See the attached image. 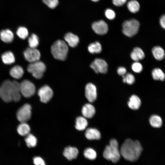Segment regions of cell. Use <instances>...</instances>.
Returning a JSON list of instances; mask_svg holds the SVG:
<instances>
[{
	"label": "cell",
	"mask_w": 165,
	"mask_h": 165,
	"mask_svg": "<svg viewBox=\"0 0 165 165\" xmlns=\"http://www.w3.org/2000/svg\"><path fill=\"white\" fill-rule=\"evenodd\" d=\"M68 52V47L65 42L62 40L55 42L51 47V52L56 59L64 61L66 59Z\"/></svg>",
	"instance_id": "4"
},
{
	"label": "cell",
	"mask_w": 165,
	"mask_h": 165,
	"mask_svg": "<svg viewBox=\"0 0 165 165\" xmlns=\"http://www.w3.org/2000/svg\"><path fill=\"white\" fill-rule=\"evenodd\" d=\"M149 121L151 125L153 127L159 128L162 125V119L157 115H152L149 118Z\"/></svg>",
	"instance_id": "26"
},
{
	"label": "cell",
	"mask_w": 165,
	"mask_h": 165,
	"mask_svg": "<svg viewBox=\"0 0 165 165\" xmlns=\"http://www.w3.org/2000/svg\"><path fill=\"white\" fill-rule=\"evenodd\" d=\"M38 94L41 101L44 103H47L52 98L53 92L49 86L45 85L38 90Z\"/></svg>",
	"instance_id": "11"
},
{
	"label": "cell",
	"mask_w": 165,
	"mask_h": 165,
	"mask_svg": "<svg viewBox=\"0 0 165 165\" xmlns=\"http://www.w3.org/2000/svg\"><path fill=\"white\" fill-rule=\"evenodd\" d=\"M91 0L94 2H97L99 1V0Z\"/></svg>",
	"instance_id": "42"
},
{
	"label": "cell",
	"mask_w": 165,
	"mask_h": 165,
	"mask_svg": "<svg viewBox=\"0 0 165 165\" xmlns=\"http://www.w3.org/2000/svg\"><path fill=\"white\" fill-rule=\"evenodd\" d=\"M141 102L140 98L137 95H132L128 102L129 107L131 109L136 110L139 109L141 106Z\"/></svg>",
	"instance_id": "19"
},
{
	"label": "cell",
	"mask_w": 165,
	"mask_h": 165,
	"mask_svg": "<svg viewBox=\"0 0 165 165\" xmlns=\"http://www.w3.org/2000/svg\"><path fill=\"white\" fill-rule=\"evenodd\" d=\"M126 83L129 85L133 84L135 81L134 75L130 73H127L125 76Z\"/></svg>",
	"instance_id": "36"
},
{
	"label": "cell",
	"mask_w": 165,
	"mask_h": 165,
	"mask_svg": "<svg viewBox=\"0 0 165 165\" xmlns=\"http://www.w3.org/2000/svg\"><path fill=\"white\" fill-rule=\"evenodd\" d=\"M31 107L30 105L26 104L20 107L16 113L17 118L21 123L26 122L31 118Z\"/></svg>",
	"instance_id": "8"
},
{
	"label": "cell",
	"mask_w": 165,
	"mask_h": 165,
	"mask_svg": "<svg viewBox=\"0 0 165 165\" xmlns=\"http://www.w3.org/2000/svg\"><path fill=\"white\" fill-rule=\"evenodd\" d=\"M78 153L79 151L76 148L71 146L66 147L63 153L64 157L70 160L76 158Z\"/></svg>",
	"instance_id": "14"
},
{
	"label": "cell",
	"mask_w": 165,
	"mask_h": 165,
	"mask_svg": "<svg viewBox=\"0 0 165 165\" xmlns=\"http://www.w3.org/2000/svg\"><path fill=\"white\" fill-rule=\"evenodd\" d=\"M86 138L88 140H99L101 138V134L99 131L94 128H87L85 132Z\"/></svg>",
	"instance_id": "16"
},
{
	"label": "cell",
	"mask_w": 165,
	"mask_h": 165,
	"mask_svg": "<svg viewBox=\"0 0 165 165\" xmlns=\"http://www.w3.org/2000/svg\"><path fill=\"white\" fill-rule=\"evenodd\" d=\"M28 71L36 79L41 78L46 71L45 64L39 61L30 63L27 67Z\"/></svg>",
	"instance_id": "6"
},
{
	"label": "cell",
	"mask_w": 165,
	"mask_h": 165,
	"mask_svg": "<svg viewBox=\"0 0 165 165\" xmlns=\"http://www.w3.org/2000/svg\"><path fill=\"white\" fill-rule=\"evenodd\" d=\"M93 31L99 35H104L107 33L108 30L107 24L103 20L95 22L92 25Z\"/></svg>",
	"instance_id": "12"
},
{
	"label": "cell",
	"mask_w": 165,
	"mask_h": 165,
	"mask_svg": "<svg viewBox=\"0 0 165 165\" xmlns=\"http://www.w3.org/2000/svg\"><path fill=\"white\" fill-rule=\"evenodd\" d=\"M95 112L94 107L90 103L86 104L84 105L82 109V114L86 118H92L95 115Z\"/></svg>",
	"instance_id": "15"
},
{
	"label": "cell",
	"mask_w": 165,
	"mask_h": 165,
	"mask_svg": "<svg viewBox=\"0 0 165 165\" xmlns=\"http://www.w3.org/2000/svg\"><path fill=\"white\" fill-rule=\"evenodd\" d=\"M64 39L69 46L76 47L78 44L79 39L78 37L72 33H68L64 36Z\"/></svg>",
	"instance_id": "17"
},
{
	"label": "cell",
	"mask_w": 165,
	"mask_h": 165,
	"mask_svg": "<svg viewBox=\"0 0 165 165\" xmlns=\"http://www.w3.org/2000/svg\"><path fill=\"white\" fill-rule=\"evenodd\" d=\"M33 162L35 165H46L44 160L40 156H35L33 159Z\"/></svg>",
	"instance_id": "38"
},
{
	"label": "cell",
	"mask_w": 165,
	"mask_h": 165,
	"mask_svg": "<svg viewBox=\"0 0 165 165\" xmlns=\"http://www.w3.org/2000/svg\"><path fill=\"white\" fill-rule=\"evenodd\" d=\"M17 36L23 39H26L28 36V31L26 28L24 27H20L17 29L16 32Z\"/></svg>",
	"instance_id": "33"
},
{
	"label": "cell",
	"mask_w": 165,
	"mask_h": 165,
	"mask_svg": "<svg viewBox=\"0 0 165 165\" xmlns=\"http://www.w3.org/2000/svg\"><path fill=\"white\" fill-rule=\"evenodd\" d=\"M25 136V141L28 147L31 148L36 146L37 144V140L35 136L30 133Z\"/></svg>",
	"instance_id": "29"
},
{
	"label": "cell",
	"mask_w": 165,
	"mask_h": 165,
	"mask_svg": "<svg viewBox=\"0 0 165 165\" xmlns=\"http://www.w3.org/2000/svg\"><path fill=\"white\" fill-rule=\"evenodd\" d=\"M138 21L132 19L124 21L122 24V31L125 35L132 37L138 32L140 27Z\"/></svg>",
	"instance_id": "5"
},
{
	"label": "cell",
	"mask_w": 165,
	"mask_h": 165,
	"mask_svg": "<svg viewBox=\"0 0 165 165\" xmlns=\"http://www.w3.org/2000/svg\"><path fill=\"white\" fill-rule=\"evenodd\" d=\"M0 97L5 102H17L21 98L20 83L16 81L6 80L0 86Z\"/></svg>",
	"instance_id": "1"
},
{
	"label": "cell",
	"mask_w": 165,
	"mask_h": 165,
	"mask_svg": "<svg viewBox=\"0 0 165 165\" xmlns=\"http://www.w3.org/2000/svg\"><path fill=\"white\" fill-rule=\"evenodd\" d=\"M131 68L134 72L137 73L141 72L143 69L142 64L138 61L134 62L132 65Z\"/></svg>",
	"instance_id": "35"
},
{
	"label": "cell",
	"mask_w": 165,
	"mask_h": 165,
	"mask_svg": "<svg viewBox=\"0 0 165 165\" xmlns=\"http://www.w3.org/2000/svg\"><path fill=\"white\" fill-rule=\"evenodd\" d=\"M83 154L85 158L91 160L95 159L97 157V153L96 151L90 148L85 149L84 150Z\"/></svg>",
	"instance_id": "32"
},
{
	"label": "cell",
	"mask_w": 165,
	"mask_h": 165,
	"mask_svg": "<svg viewBox=\"0 0 165 165\" xmlns=\"http://www.w3.org/2000/svg\"><path fill=\"white\" fill-rule=\"evenodd\" d=\"M20 91L21 94L26 98H29L35 93V87L31 82L27 80H23L20 83Z\"/></svg>",
	"instance_id": "7"
},
{
	"label": "cell",
	"mask_w": 165,
	"mask_h": 165,
	"mask_svg": "<svg viewBox=\"0 0 165 165\" xmlns=\"http://www.w3.org/2000/svg\"><path fill=\"white\" fill-rule=\"evenodd\" d=\"M152 78L155 80L163 81L165 79V74L160 68L153 69L152 72Z\"/></svg>",
	"instance_id": "27"
},
{
	"label": "cell",
	"mask_w": 165,
	"mask_h": 165,
	"mask_svg": "<svg viewBox=\"0 0 165 165\" xmlns=\"http://www.w3.org/2000/svg\"><path fill=\"white\" fill-rule=\"evenodd\" d=\"M30 131L29 126L26 122L21 123L17 128L18 133L22 136H26Z\"/></svg>",
	"instance_id": "25"
},
{
	"label": "cell",
	"mask_w": 165,
	"mask_h": 165,
	"mask_svg": "<svg viewBox=\"0 0 165 165\" xmlns=\"http://www.w3.org/2000/svg\"><path fill=\"white\" fill-rule=\"evenodd\" d=\"M28 41L30 47L36 48L39 45L38 38L35 34H32L29 37Z\"/></svg>",
	"instance_id": "31"
},
{
	"label": "cell",
	"mask_w": 165,
	"mask_h": 165,
	"mask_svg": "<svg viewBox=\"0 0 165 165\" xmlns=\"http://www.w3.org/2000/svg\"><path fill=\"white\" fill-rule=\"evenodd\" d=\"M90 67L97 74H105L108 71L107 63L104 60L100 58L95 59L91 64Z\"/></svg>",
	"instance_id": "9"
},
{
	"label": "cell",
	"mask_w": 165,
	"mask_h": 165,
	"mask_svg": "<svg viewBox=\"0 0 165 165\" xmlns=\"http://www.w3.org/2000/svg\"><path fill=\"white\" fill-rule=\"evenodd\" d=\"M88 50L92 54L99 53L102 51L101 44L98 42H95L90 43L88 46Z\"/></svg>",
	"instance_id": "28"
},
{
	"label": "cell",
	"mask_w": 165,
	"mask_h": 165,
	"mask_svg": "<svg viewBox=\"0 0 165 165\" xmlns=\"http://www.w3.org/2000/svg\"><path fill=\"white\" fill-rule=\"evenodd\" d=\"M160 23L161 27L165 29V15L161 16L160 19Z\"/></svg>",
	"instance_id": "41"
},
{
	"label": "cell",
	"mask_w": 165,
	"mask_h": 165,
	"mask_svg": "<svg viewBox=\"0 0 165 165\" xmlns=\"http://www.w3.org/2000/svg\"><path fill=\"white\" fill-rule=\"evenodd\" d=\"M43 2L48 7L53 9L55 8L58 5V0H42Z\"/></svg>",
	"instance_id": "34"
},
{
	"label": "cell",
	"mask_w": 165,
	"mask_h": 165,
	"mask_svg": "<svg viewBox=\"0 0 165 165\" xmlns=\"http://www.w3.org/2000/svg\"><path fill=\"white\" fill-rule=\"evenodd\" d=\"M1 58L4 63L6 64H11L15 61L14 55L10 51H6L3 53Z\"/></svg>",
	"instance_id": "24"
},
{
	"label": "cell",
	"mask_w": 165,
	"mask_h": 165,
	"mask_svg": "<svg viewBox=\"0 0 165 165\" xmlns=\"http://www.w3.org/2000/svg\"><path fill=\"white\" fill-rule=\"evenodd\" d=\"M145 56L144 52L139 47H137L134 48L130 54L131 59L135 61L143 59Z\"/></svg>",
	"instance_id": "22"
},
{
	"label": "cell",
	"mask_w": 165,
	"mask_h": 165,
	"mask_svg": "<svg viewBox=\"0 0 165 165\" xmlns=\"http://www.w3.org/2000/svg\"><path fill=\"white\" fill-rule=\"evenodd\" d=\"M85 96L90 102H93L97 97V89L95 85L91 83H87L85 87Z\"/></svg>",
	"instance_id": "13"
},
{
	"label": "cell",
	"mask_w": 165,
	"mask_h": 165,
	"mask_svg": "<svg viewBox=\"0 0 165 165\" xmlns=\"http://www.w3.org/2000/svg\"><path fill=\"white\" fill-rule=\"evenodd\" d=\"M0 37L2 40L6 43H9L13 41L14 35L13 32L10 30H3L0 32Z\"/></svg>",
	"instance_id": "18"
},
{
	"label": "cell",
	"mask_w": 165,
	"mask_h": 165,
	"mask_svg": "<svg viewBox=\"0 0 165 165\" xmlns=\"http://www.w3.org/2000/svg\"><path fill=\"white\" fill-rule=\"evenodd\" d=\"M127 0H112L113 4L117 6H121L123 5Z\"/></svg>",
	"instance_id": "39"
},
{
	"label": "cell",
	"mask_w": 165,
	"mask_h": 165,
	"mask_svg": "<svg viewBox=\"0 0 165 165\" xmlns=\"http://www.w3.org/2000/svg\"><path fill=\"white\" fill-rule=\"evenodd\" d=\"M127 6L128 10L133 13L138 12L140 8L139 2L136 0H131L129 1Z\"/></svg>",
	"instance_id": "30"
},
{
	"label": "cell",
	"mask_w": 165,
	"mask_h": 165,
	"mask_svg": "<svg viewBox=\"0 0 165 165\" xmlns=\"http://www.w3.org/2000/svg\"><path fill=\"white\" fill-rule=\"evenodd\" d=\"M120 155L117 141L115 139H112L109 145L105 147L103 153V157L108 160L116 163L119 161Z\"/></svg>",
	"instance_id": "3"
},
{
	"label": "cell",
	"mask_w": 165,
	"mask_h": 165,
	"mask_svg": "<svg viewBox=\"0 0 165 165\" xmlns=\"http://www.w3.org/2000/svg\"><path fill=\"white\" fill-rule=\"evenodd\" d=\"M105 15L108 19L111 20L114 19L116 16V14L114 11L110 9L106 10Z\"/></svg>",
	"instance_id": "37"
},
{
	"label": "cell",
	"mask_w": 165,
	"mask_h": 165,
	"mask_svg": "<svg viewBox=\"0 0 165 165\" xmlns=\"http://www.w3.org/2000/svg\"><path fill=\"white\" fill-rule=\"evenodd\" d=\"M26 60L30 63L39 61L41 55L39 51L36 48H28L24 52Z\"/></svg>",
	"instance_id": "10"
},
{
	"label": "cell",
	"mask_w": 165,
	"mask_h": 165,
	"mask_svg": "<svg viewBox=\"0 0 165 165\" xmlns=\"http://www.w3.org/2000/svg\"><path fill=\"white\" fill-rule=\"evenodd\" d=\"M24 73L23 68L21 66L18 65L13 67L9 72L10 75L16 79H20L22 77Z\"/></svg>",
	"instance_id": "20"
},
{
	"label": "cell",
	"mask_w": 165,
	"mask_h": 165,
	"mask_svg": "<svg viewBox=\"0 0 165 165\" xmlns=\"http://www.w3.org/2000/svg\"><path fill=\"white\" fill-rule=\"evenodd\" d=\"M152 53L155 59L158 61L163 59L165 56L164 50L159 46L154 47L152 49Z\"/></svg>",
	"instance_id": "21"
},
{
	"label": "cell",
	"mask_w": 165,
	"mask_h": 165,
	"mask_svg": "<svg viewBox=\"0 0 165 165\" xmlns=\"http://www.w3.org/2000/svg\"><path fill=\"white\" fill-rule=\"evenodd\" d=\"M88 124V122L85 117L79 116L76 118L75 127L78 130L82 131L84 130Z\"/></svg>",
	"instance_id": "23"
},
{
	"label": "cell",
	"mask_w": 165,
	"mask_h": 165,
	"mask_svg": "<svg viewBox=\"0 0 165 165\" xmlns=\"http://www.w3.org/2000/svg\"><path fill=\"white\" fill-rule=\"evenodd\" d=\"M143 148L140 142L130 139H126L121 146V155L126 160L131 162L137 160Z\"/></svg>",
	"instance_id": "2"
},
{
	"label": "cell",
	"mask_w": 165,
	"mask_h": 165,
	"mask_svg": "<svg viewBox=\"0 0 165 165\" xmlns=\"http://www.w3.org/2000/svg\"><path fill=\"white\" fill-rule=\"evenodd\" d=\"M117 72L118 74L120 75H124L127 73V70L124 67H120L118 68Z\"/></svg>",
	"instance_id": "40"
}]
</instances>
